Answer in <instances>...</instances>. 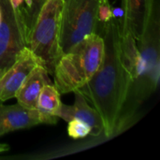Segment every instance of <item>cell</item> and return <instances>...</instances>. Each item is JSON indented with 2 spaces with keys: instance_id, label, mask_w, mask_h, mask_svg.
<instances>
[{
  "instance_id": "11",
  "label": "cell",
  "mask_w": 160,
  "mask_h": 160,
  "mask_svg": "<svg viewBox=\"0 0 160 160\" xmlns=\"http://www.w3.org/2000/svg\"><path fill=\"white\" fill-rule=\"evenodd\" d=\"M49 73L45 67L39 63L29 73L15 95L18 103L28 109H37L38 96L46 84H51Z\"/></svg>"
},
{
  "instance_id": "13",
  "label": "cell",
  "mask_w": 160,
  "mask_h": 160,
  "mask_svg": "<svg viewBox=\"0 0 160 160\" xmlns=\"http://www.w3.org/2000/svg\"><path fill=\"white\" fill-rule=\"evenodd\" d=\"M47 0H24L23 4L24 6L21 7L22 13L23 16L24 23L26 26V31H27V37L30 31L32 30L35 22Z\"/></svg>"
},
{
  "instance_id": "15",
  "label": "cell",
  "mask_w": 160,
  "mask_h": 160,
  "mask_svg": "<svg viewBox=\"0 0 160 160\" xmlns=\"http://www.w3.org/2000/svg\"><path fill=\"white\" fill-rule=\"evenodd\" d=\"M112 17V8L111 7V4L109 0H104L102 3L99 5L98 10V24L101 22L106 23L108 22Z\"/></svg>"
},
{
  "instance_id": "8",
  "label": "cell",
  "mask_w": 160,
  "mask_h": 160,
  "mask_svg": "<svg viewBox=\"0 0 160 160\" xmlns=\"http://www.w3.org/2000/svg\"><path fill=\"white\" fill-rule=\"evenodd\" d=\"M39 63L38 58L27 47L18 54L15 62L0 79V104L15 98L29 73Z\"/></svg>"
},
{
  "instance_id": "19",
  "label": "cell",
  "mask_w": 160,
  "mask_h": 160,
  "mask_svg": "<svg viewBox=\"0 0 160 160\" xmlns=\"http://www.w3.org/2000/svg\"><path fill=\"white\" fill-rule=\"evenodd\" d=\"M0 22H1V9H0Z\"/></svg>"
},
{
  "instance_id": "12",
  "label": "cell",
  "mask_w": 160,
  "mask_h": 160,
  "mask_svg": "<svg viewBox=\"0 0 160 160\" xmlns=\"http://www.w3.org/2000/svg\"><path fill=\"white\" fill-rule=\"evenodd\" d=\"M61 103L60 93L54 84H46L38 96L37 109L44 113L56 116V112L58 111Z\"/></svg>"
},
{
  "instance_id": "1",
  "label": "cell",
  "mask_w": 160,
  "mask_h": 160,
  "mask_svg": "<svg viewBox=\"0 0 160 160\" xmlns=\"http://www.w3.org/2000/svg\"><path fill=\"white\" fill-rule=\"evenodd\" d=\"M104 56L102 63L91 78L77 89L99 113L104 135L109 138L116 133L117 123L132 82V77L121 55L120 19L112 18L103 23Z\"/></svg>"
},
{
  "instance_id": "5",
  "label": "cell",
  "mask_w": 160,
  "mask_h": 160,
  "mask_svg": "<svg viewBox=\"0 0 160 160\" xmlns=\"http://www.w3.org/2000/svg\"><path fill=\"white\" fill-rule=\"evenodd\" d=\"M104 0H63L60 47L62 55L86 36L97 33L98 10Z\"/></svg>"
},
{
  "instance_id": "10",
  "label": "cell",
  "mask_w": 160,
  "mask_h": 160,
  "mask_svg": "<svg viewBox=\"0 0 160 160\" xmlns=\"http://www.w3.org/2000/svg\"><path fill=\"white\" fill-rule=\"evenodd\" d=\"M73 93L75 95L74 104L67 105L61 103L58 111L56 112V116L58 118H62L66 122L72 119L81 120L90 126L91 136H100L104 132V127L99 113L88 103L86 98L79 91L76 90Z\"/></svg>"
},
{
  "instance_id": "18",
  "label": "cell",
  "mask_w": 160,
  "mask_h": 160,
  "mask_svg": "<svg viewBox=\"0 0 160 160\" xmlns=\"http://www.w3.org/2000/svg\"><path fill=\"white\" fill-rule=\"evenodd\" d=\"M4 72H5V71H4L3 69H1V68H0V79H1V77L3 76V74H4Z\"/></svg>"
},
{
  "instance_id": "9",
  "label": "cell",
  "mask_w": 160,
  "mask_h": 160,
  "mask_svg": "<svg viewBox=\"0 0 160 160\" xmlns=\"http://www.w3.org/2000/svg\"><path fill=\"white\" fill-rule=\"evenodd\" d=\"M155 4V0H122L121 32H129L139 40L147 27Z\"/></svg>"
},
{
  "instance_id": "17",
  "label": "cell",
  "mask_w": 160,
  "mask_h": 160,
  "mask_svg": "<svg viewBox=\"0 0 160 160\" xmlns=\"http://www.w3.org/2000/svg\"><path fill=\"white\" fill-rule=\"evenodd\" d=\"M8 149H9V146L7 143H0V153L8 151Z\"/></svg>"
},
{
  "instance_id": "4",
  "label": "cell",
  "mask_w": 160,
  "mask_h": 160,
  "mask_svg": "<svg viewBox=\"0 0 160 160\" xmlns=\"http://www.w3.org/2000/svg\"><path fill=\"white\" fill-rule=\"evenodd\" d=\"M63 0H47L27 37V48L52 75L62 56L60 47Z\"/></svg>"
},
{
  "instance_id": "14",
  "label": "cell",
  "mask_w": 160,
  "mask_h": 160,
  "mask_svg": "<svg viewBox=\"0 0 160 160\" xmlns=\"http://www.w3.org/2000/svg\"><path fill=\"white\" fill-rule=\"evenodd\" d=\"M68 123V134L72 139H82L91 133L90 126L81 120L72 119Z\"/></svg>"
},
{
  "instance_id": "2",
  "label": "cell",
  "mask_w": 160,
  "mask_h": 160,
  "mask_svg": "<svg viewBox=\"0 0 160 160\" xmlns=\"http://www.w3.org/2000/svg\"><path fill=\"white\" fill-rule=\"evenodd\" d=\"M140 52V66L137 76L132 81L123 106L116 132L129 125L139 108L155 93L160 80V22L158 6L152 10L149 22L137 40Z\"/></svg>"
},
{
  "instance_id": "6",
  "label": "cell",
  "mask_w": 160,
  "mask_h": 160,
  "mask_svg": "<svg viewBox=\"0 0 160 160\" xmlns=\"http://www.w3.org/2000/svg\"><path fill=\"white\" fill-rule=\"evenodd\" d=\"M0 68L6 71L27 46V31L21 8L0 0Z\"/></svg>"
},
{
  "instance_id": "7",
  "label": "cell",
  "mask_w": 160,
  "mask_h": 160,
  "mask_svg": "<svg viewBox=\"0 0 160 160\" xmlns=\"http://www.w3.org/2000/svg\"><path fill=\"white\" fill-rule=\"evenodd\" d=\"M58 117L44 113L38 109H28L18 102L13 105L0 104V137L16 130L30 128L41 124L54 125Z\"/></svg>"
},
{
  "instance_id": "16",
  "label": "cell",
  "mask_w": 160,
  "mask_h": 160,
  "mask_svg": "<svg viewBox=\"0 0 160 160\" xmlns=\"http://www.w3.org/2000/svg\"><path fill=\"white\" fill-rule=\"evenodd\" d=\"M9 1L14 8H21L23 5L24 0H9Z\"/></svg>"
},
{
  "instance_id": "3",
  "label": "cell",
  "mask_w": 160,
  "mask_h": 160,
  "mask_svg": "<svg viewBox=\"0 0 160 160\" xmlns=\"http://www.w3.org/2000/svg\"><path fill=\"white\" fill-rule=\"evenodd\" d=\"M103 56L104 40L98 33L86 36L64 53L52 74L60 95L73 93L87 83L98 70Z\"/></svg>"
}]
</instances>
